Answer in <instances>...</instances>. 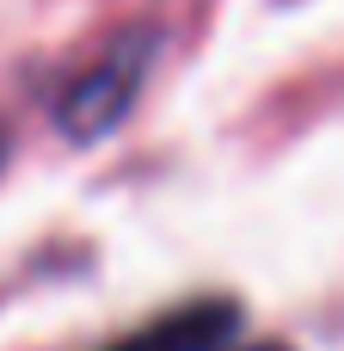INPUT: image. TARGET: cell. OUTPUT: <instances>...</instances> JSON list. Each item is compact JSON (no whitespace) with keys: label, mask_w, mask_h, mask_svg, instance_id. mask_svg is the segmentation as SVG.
<instances>
[{"label":"cell","mask_w":344,"mask_h":351,"mask_svg":"<svg viewBox=\"0 0 344 351\" xmlns=\"http://www.w3.org/2000/svg\"><path fill=\"white\" fill-rule=\"evenodd\" d=\"M0 160H6V136H0Z\"/></svg>","instance_id":"cell-4"},{"label":"cell","mask_w":344,"mask_h":351,"mask_svg":"<svg viewBox=\"0 0 344 351\" xmlns=\"http://www.w3.org/2000/svg\"><path fill=\"white\" fill-rule=\"evenodd\" d=\"M154 56H160V37L148 31V25H123L80 74H68L62 80V93H55V130L68 136V142H98V136H111L129 111H135V99H142V86H148V74H154Z\"/></svg>","instance_id":"cell-1"},{"label":"cell","mask_w":344,"mask_h":351,"mask_svg":"<svg viewBox=\"0 0 344 351\" xmlns=\"http://www.w3.org/2000/svg\"><path fill=\"white\" fill-rule=\"evenodd\" d=\"M240 321L246 315L234 296H191V302L129 327L123 339H111L98 351H222L228 339H240Z\"/></svg>","instance_id":"cell-2"},{"label":"cell","mask_w":344,"mask_h":351,"mask_svg":"<svg viewBox=\"0 0 344 351\" xmlns=\"http://www.w3.org/2000/svg\"><path fill=\"white\" fill-rule=\"evenodd\" d=\"M222 351H295V346H283V339H228Z\"/></svg>","instance_id":"cell-3"}]
</instances>
